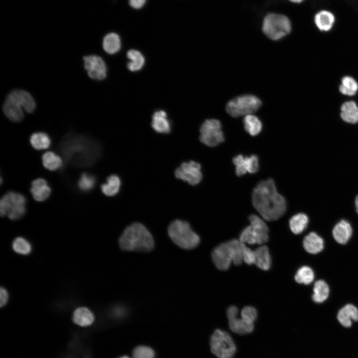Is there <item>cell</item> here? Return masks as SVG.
I'll use <instances>...</instances> for the list:
<instances>
[{"label": "cell", "mask_w": 358, "mask_h": 358, "mask_svg": "<svg viewBox=\"0 0 358 358\" xmlns=\"http://www.w3.org/2000/svg\"><path fill=\"white\" fill-rule=\"evenodd\" d=\"M243 262L248 265H252L255 262V251L245 246L243 252Z\"/></svg>", "instance_id": "cell-42"}, {"label": "cell", "mask_w": 358, "mask_h": 358, "mask_svg": "<svg viewBox=\"0 0 358 358\" xmlns=\"http://www.w3.org/2000/svg\"><path fill=\"white\" fill-rule=\"evenodd\" d=\"M227 243L231 251L232 263L236 266L240 265L243 261L245 244L236 239H232Z\"/></svg>", "instance_id": "cell-32"}, {"label": "cell", "mask_w": 358, "mask_h": 358, "mask_svg": "<svg viewBox=\"0 0 358 358\" xmlns=\"http://www.w3.org/2000/svg\"><path fill=\"white\" fill-rule=\"evenodd\" d=\"M257 311L253 306H247L244 307L241 312V318L250 324H254L257 318Z\"/></svg>", "instance_id": "cell-40"}, {"label": "cell", "mask_w": 358, "mask_h": 358, "mask_svg": "<svg viewBox=\"0 0 358 358\" xmlns=\"http://www.w3.org/2000/svg\"><path fill=\"white\" fill-rule=\"evenodd\" d=\"M261 105V101L257 96L251 94L243 95L230 100L226 105V111L234 117L245 116L254 114Z\"/></svg>", "instance_id": "cell-9"}, {"label": "cell", "mask_w": 358, "mask_h": 358, "mask_svg": "<svg viewBox=\"0 0 358 358\" xmlns=\"http://www.w3.org/2000/svg\"><path fill=\"white\" fill-rule=\"evenodd\" d=\"M353 228L351 224L344 219L335 224L332 230V235L335 240L341 245L346 244L351 238Z\"/></svg>", "instance_id": "cell-16"}, {"label": "cell", "mask_w": 358, "mask_h": 358, "mask_svg": "<svg viewBox=\"0 0 358 358\" xmlns=\"http://www.w3.org/2000/svg\"><path fill=\"white\" fill-rule=\"evenodd\" d=\"M243 123L245 130L251 136L257 135L262 129L261 120L253 114L244 116Z\"/></svg>", "instance_id": "cell-33"}, {"label": "cell", "mask_w": 358, "mask_h": 358, "mask_svg": "<svg viewBox=\"0 0 358 358\" xmlns=\"http://www.w3.org/2000/svg\"><path fill=\"white\" fill-rule=\"evenodd\" d=\"M121 183L120 178L116 175H112L107 178L106 182L101 185V190L106 196H114L119 192Z\"/></svg>", "instance_id": "cell-29"}, {"label": "cell", "mask_w": 358, "mask_h": 358, "mask_svg": "<svg viewBox=\"0 0 358 358\" xmlns=\"http://www.w3.org/2000/svg\"><path fill=\"white\" fill-rule=\"evenodd\" d=\"M211 257L213 263L218 269H228L232 263V255L227 242L216 247L212 252Z\"/></svg>", "instance_id": "cell-14"}, {"label": "cell", "mask_w": 358, "mask_h": 358, "mask_svg": "<svg viewBox=\"0 0 358 358\" xmlns=\"http://www.w3.org/2000/svg\"><path fill=\"white\" fill-rule=\"evenodd\" d=\"M314 21L320 30L327 31L333 27L335 22V17L331 12L322 10L315 15Z\"/></svg>", "instance_id": "cell-27"}, {"label": "cell", "mask_w": 358, "mask_h": 358, "mask_svg": "<svg viewBox=\"0 0 358 358\" xmlns=\"http://www.w3.org/2000/svg\"><path fill=\"white\" fill-rule=\"evenodd\" d=\"M23 108L15 100L7 96L3 106L5 115L13 122H20L24 118Z\"/></svg>", "instance_id": "cell-22"}, {"label": "cell", "mask_w": 358, "mask_h": 358, "mask_svg": "<svg viewBox=\"0 0 358 358\" xmlns=\"http://www.w3.org/2000/svg\"><path fill=\"white\" fill-rule=\"evenodd\" d=\"M30 191L35 200L43 201L50 195L51 189L45 179L38 178L31 182Z\"/></svg>", "instance_id": "cell-19"}, {"label": "cell", "mask_w": 358, "mask_h": 358, "mask_svg": "<svg viewBox=\"0 0 358 358\" xmlns=\"http://www.w3.org/2000/svg\"><path fill=\"white\" fill-rule=\"evenodd\" d=\"M255 251L256 266L264 270H268L271 266V258L267 246H262Z\"/></svg>", "instance_id": "cell-26"}, {"label": "cell", "mask_w": 358, "mask_h": 358, "mask_svg": "<svg viewBox=\"0 0 358 358\" xmlns=\"http://www.w3.org/2000/svg\"><path fill=\"white\" fill-rule=\"evenodd\" d=\"M153 350L146 346L136 347L133 352L132 358H154Z\"/></svg>", "instance_id": "cell-41"}, {"label": "cell", "mask_w": 358, "mask_h": 358, "mask_svg": "<svg viewBox=\"0 0 358 358\" xmlns=\"http://www.w3.org/2000/svg\"><path fill=\"white\" fill-rule=\"evenodd\" d=\"M315 278V273L312 268L307 266L300 267L296 271L294 279L298 283L308 285L311 283Z\"/></svg>", "instance_id": "cell-36"}, {"label": "cell", "mask_w": 358, "mask_h": 358, "mask_svg": "<svg viewBox=\"0 0 358 358\" xmlns=\"http://www.w3.org/2000/svg\"><path fill=\"white\" fill-rule=\"evenodd\" d=\"M337 318L342 326L350 328L353 321H358V308L353 304L348 303L339 309Z\"/></svg>", "instance_id": "cell-17"}, {"label": "cell", "mask_w": 358, "mask_h": 358, "mask_svg": "<svg viewBox=\"0 0 358 358\" xmlns=\"http://www.w3.org/2000/svg\"><path fill=\"white\" fill-rule=\"evenodd\" d=\"M129 358L128 357H127V356H123V357H121V358Z\"/></svg>", "instance_id": "cell-47"}, {"label": "cell", "mask_w": 358, "mask_h": 358, "mask_svg": "<svg viewBox=\"0 0 358 358\" xmlns=\"http://www.w3.org/2000/svg\"><path fill=\"white\" fill-rule=\"evenodd\" d=\"M341 109V117L343 120L353 124L358 122V106L355 101L345 102Z\"/></svg>", "instance_id": "cell-25"}, {"label": "cell", "mask_w": 358, "mask_h": 358, "mask_svg": "<svg viewBox=\"0 0 358 358\" xmlns=\"http://www.w3.org/2000/svg\"><path fill=\"white\" fill-rule=\"evenodd\" d=\"M355 206L357 212L358 214V195L356 196L355 198Z\"/></svg>", "instance_id": "cell-45"}, {"label": "cell", "mask_w": 358, "mask_h": 358, "mask_svg": "<svg viewBox=\"0 0 358 358\" xmlns=\"http://www.w3.org/2000/svg\"><path fill=\"white\" fill-rule=\"evenodd\" d=\"M30 143L34 149L40 150L48 148L51 145V141L46 133L40 132L31 135Z\"/></svg>", "instance_id": "cell-35"}, {"label": "cell", "mask_w": 358, "mask_h": 358, "mask_svg": "<svg viewBox=\"0 0 358 358\" xmlns=\"http://www.w3.org/2000/svg\"><path fill=\"white\" fill-rule=\"evenodd\" d=\"M309 222L307 215L300 213L293 215L289 220V225L291 231L295 234H300L306 228Z\"/></svg>", "instance_id": "cell-31"}, {"label": "cell", "mask_w": 358, "mask_h": 358, "mask_svg": "<svg viewBox=\"0 0 358 358\" xmlns=\"http://www.w3.org/2000/svg\"><path fill=\"white\" fill-rule=\"evenodd\" d=\"M146 0H129V5L133 8L140 9L145 4Z\"/></svg>", "instance_id": "cell-44"}, {"label": "cell", "mask_w": 358, "mask_h": 358, "mask_svg": "<svg viewBox=\"0 0 358 358\" xmlns=\"http://www.w3.org/2000/svg\"><path fill=\"white\" fill-rule=\"evenodd\" d=\"M168 233L173 243L183 249H194L200 243L199 236L192 230L189 223L183 220L177 219L172 222Z\"/></svg>", "instance_id": "cell-4"}, {"label": "cell", "mask_w": 358, "mask_h": 358, "mask_svg": "<svg viewBox=\"0 0 358 358\" xmlns=\"http://www.w3.org/2000/svg\"><path fill=\"white\" fill-rule=\"evenodd\" d=\"M151 126L157 132L167 134L171 131V124L167 113L163 110L156 111L152 116Z\"/></svg>", "instance_id": "cell-21"}, {"label": "cell", "mask_w": 358, "mask_h": 358, "mask_svg": "<svg viewBox=\"0 0 358 358\" xmlns=\"http://www.w3.org/2000/svg\"><path fill=\"white\" fill-rule=\"evenodd\" d=\"M95 177L91 174L83 173L78 182L80 189L84 191L91 190L95 185Z\"/></svg>", "instance_id": "cell-39"}, {"label": "cell", "mask_w": 358, "mask_h": 358, "mask_svg": "<svg viewBox=\"0 0 358 358\" xmlns=\"http://www.w3.org/2000/svg\"><path fill=\"white\" fill-rule=\"evenodd\" d=\"M201 167L199 163L193 161L183 162L176 170L175 175L177 179L195 185L202 179Z\"/></svg>", "instance_id": "cell-11"}, {"label": "cell", "mask_w": 358, "mask_h": 358, "mask_svg": "<svg viewBox=\"0 0 358 358\" xmlns=\"http://www.w3.org/2000/svg\"><path fill=\"white\" fill-rule=\"evenodd\" d=\"M330 295V287L328 283L323 279L317 280L313 286L312 299L318 304L324 302Z\"/></svg>", "instance_id": "cell-24"}, {"label": "cell", "mask_w": 358, "mask_h": 358, "mask_svg": "<svg viewBox=\"0 0 358 358\" xmlns=\"http://www.w3.org/2000/svg\"><path fill=\"white\" fill-rule=\"evenodd\" d=\"M238 310L235 306H230L227 310V316L230 329L233 333L239 335L251 333L254 329V325L250 324L241 317L238 318Z\"/></svg>", "instance_id": "cell-13"}, {"label": "cell", "mask_w": 358, "mask_h": 358, "mask_svg": "<svg viewBox=\"0 0 358 358\" xmlns=\"http://www.w3.org/2000/svg\"><path fill=\"white\" fill-rule=\"evenodd\" d=\"M25 204L26 198L23 195L9 191L1 198L0 214L1 216H7L12 220L19 219L25 214Z\"/></svg>", "instance_id": "cell-7"}, {"label": "cell", "mask_w": 358, "mask_h": 358, "mask_svg": "<svg viewBox=\"0 0 358 358\" xmlns=\"http://www.w3.org/2000/svg\"><path fill=\"white\" fill-rule=\"evenodd\" d=\"M200 141L209 147L217 146L224 140L220 122L215 119L206 120L200 128Z\"/></svg>", "instance_id": "cell-10"}, {"label": "cell", "mask_w": 358, "mask_h": 358, "mask_svg": "<svg viewBox=\"0 0 358 358\" xmlns=\"http://www.w3.org/2000/svg\"><path fill=\"white\" fill-rule=\"evenodd\" d=\"M84 67L88 76L92 79L100 81L107 76V67L104 60L95 55L83 57Z\"/></svg>", "instance_id": "cell-12"}, {"label": "cell", "mask_w": 358, "mask_h": 358, "mask_svg": "<svg viewBox=\"0 0 358 358\" xmlns=\"http://www.w3.org/2000/svg\"><path fill=\"white\" fill-rule=\"evenodd\" d=\"M42 164L44 167L50 171H56L63 165L62 158L51 151L45 152L42 157Z\"/></svg>", "instance_id": "cell-34"}, {"label": "cell", "mask_w": 358, "mask_h": 358, "mask_svg": "<svg viewBox=\"0 0 358 358\" xmlns=\"http://www.w3.org/2000/svg\"><path fill=\"white\" fill-rule=\"evenodd\" d=\"M303 246L305 250L310 254H317L324 248L323 239L314 232H310L303 239Z\"/></svg>", "instance_id": "cell-20"}, {"label": "cell", "mask_w": 358, "mask_h": 358, "mask_svg": "<svg viewBox=\"0 0 358 358\" xmlns=\"http://www.w3.org/2000/svg\"><path fill=\"white\" fill-rule=\"evenodd\" d=\"M12 247L15 252L23 255L30 254L32 250L31 244L21 237H17L13 240Z\"/></svg>", "instance_id": "cell-38"}, {"label": "cell", "mask_w": 358, "mask_h": 358, "mask_svg": "<svg viewBox=\"0 0 358 358\" xmlns=\"http://www.w3.org/2000/svg\"><path fill=\"white\" fill-rule=\"evenodd\" d=\"M8 97L18 103L24 110L28 113L33 112L36 108V103L32 96L27 91L21 90H12Z\"/></svg>", "instance_id": "cell-18"}, {"label": "cell", "mask_w": 358, "mask_h": 358, "mask_svg": "<svg viewBox=\"0 0 358 358\" xmlns=\"http://www.w3.org/2000/svg\"><path fill=\"white\" fill-rule=\"evenodd\" d=\"M211 352L217 358H233L237 348L231 335L226 331L215 330L210 339Z\"/></svg>", "instance_id": "cell-8"}, {"label": "cell", "mask_w": 358, "mask_h": 358, "mask_svg": "<svg viewBox=\"0 0 358 358\" xmlns=\"http://www.w3.org/2000/svg\"><path fill=\"white\" fill-rule=\"evenodd\" d=\"M235 166L236 174L238 176L244 175L246 173H256L259 170V159L256 155L249 157L238 155L233 159Z\"/></svg>", "instance_id": "cell-15"}, {"label": "cell", "mask_w": 358, "mask_h": 358, "mask_svg": "<svg viewBox=\"0 0 358 358\" xmlns=\"http://www.w3.org/2000/svg\"><path fill=\"white\" fill-rule=\"evenodd\" d=\"M66 162L77 167H89L99 158L101 147L96 141L83 135L70 133L58 147Z\"/></svg>", "instance_id": "cell-1"}, {"label": "cell", "mask_w": 358, "mask_h": 358, "mask_svg": "<svg viewBox=\"0 0 358 358\" xmlns=\"http://www.w3.org/2000/svg\"><path fill=\"white\" fill-rule=\"evenodd\" d=\"M8 300V293L7 290L3 287L0 290V306L3 307L6 305Z\"/></svg>", "instance_id": "cell-43"}, {"label": "cell", "mask_w": 358, "mask_h": 358, "mask_svg": "<svg viewBox=\"0 0 358 358\" xmlns=\"http://www.w3.org/2000/svg\"><path fill=\"white\" fill-rule=\"evenodd\" d=\"M73 320L75 323L80 326H88L93 322L94 316L88 308L80 307L74 311Z\"/></svg>", "instance_id": "cell-23"}, {"label": "cell", "mask_w": 358, "mask_h": 358, "mask_svg": "<svg viewBox=\"0 0 358 358\" xmlns=\"http://www.w3.org/2000/svg\"><path fill=\"white\" fill-rule=\"evenodd\" d=\"M289 0L294 3H300L302 1H303L304 0Z\"/></svg>", "instance_id": "cell-46"}, {"label": "cell", "mask_w": 358, "mask_h": 358, "mask_svg": "<svg viewBox=\"0 0 358 358\" xmlns=\"http://www.w3.org/2000/svg\"><path fill=\"white\" fill-rule=\"evenodd\" d=\"M291 24L289 19L285 15L275 13H269L264 17L262 30L269 39L278 40L288 35L291 31Z\"/></svg>", "instance_id": "cell-6"}, {"label": "cell", "mask_w": 358, "mask_h": 358, "mask_svg": "<svg viewBox=\"0 0 358 358\" xmlns=\"http://www.w3.org/2000/svg\"><path fill=\"white\" fill-rule=\"evenodd\" d=\"M252 200L254 208L268 221L278 219L286 211V200L277 192L272 179L262 180L257 184L253 189Z\"/></svg>", "instance_id": "cell-2"}, {"label": "cell", "mask_w": 358, "mask_h": 358, "mask_svg": "<svg viewBox=\"0 0 358 358\" xmlns=\"http://www.w3.org/2000/svg\"><path fill=\"white\" fill-rule=\"evenodd\" d=\"M119 245L123 251L148 252L153 250L155 242L147 228L135 222L124 229L119 238Z\"/></svg>", "instance_id": "cell-3"}, {"label": "cell", "mask_w": 358, "mask_h": 358, "mask_svg": "<svg viewBox=\"0 0 358 358\" xmlns=\"http://www.w3.org/2000/svg\"><path fill=\"white\" fill-rule=\"evenodd\" d=\"M121 45L120 38L115 33H109L103 38V48L109 54H114L118 52L120 49Z\"/></svg>", "instance_id": "cell-28"}, {"label": "cell", "mask_w": 358, "mask_h": 358, "mask_svg": "<svg viewBox=\"0 0 358 358\" xmlns=\"http://www.w3.org/2000/svg\"><path fill=\"white\" fill-rule=\"evenodd\" d=\"M339 90L344 95H354L358 90V84L352 77L345 76L342 80V84L340 86Z\"/></svg>", "instance_id": "cell-37"}, {"label": "cell", "mask_w": 358, "mask_h": 358, "mask_svg": "<svg viewBox=\"0 0 358 358\" xmlns=\"http://www.w3.org/2000/svg\"><path fill=\"white\" fill-rule=\"evenodd\" d=\"M127 57L130 60L127 66L131 72L140 71L145 64V58L142 54L135 49H131L127 52Z\"/></svg>", "instance_id": "cell-30"}, {"label": "cell", "mask_w": 358, "mask_h": 358, "mask_svg": "<svg viewBox=\"0 0 358 358\" xmlns=\"http://www.w3.org/2000/svg\"><path fill=\"white\" fill-rule=\"evenodd\" d=\"M249 220L250 224L242 230L239 240L250 245L267 243L269 239L268 228L265 222L256 214L250 215Z\"/></svg>", "instance_id": "cell-5"}]
</instances>
